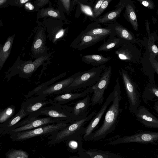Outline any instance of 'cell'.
I'll return each instance as SVG.
<instances>
[{
    "label": "cell",
    "mask_w": 158,
    "mask_h": 158,
    "mask_svg": "<svg viewBox=\"0 0 158 158\" xmlns=\"http://www.w3.org/2000/svg\"><path fill=\"white\" fill-rule=\"evenodd\" d=\"M119 80V78L117 77L113 89L114 98L106 112L103 123L98 129L92 133L87 141H96L103 138L115 129L123 111L120 106L122 97Z\"/></svg>",
    "instance_id": "1"
},
{
    "label": "cell",
    "mask_w": 158,
    "mask_h": 158,
    "mask_svg": "<svg viewBox=\"0 0 158 158\" xmlns=\"http://www.w3.org/2000/svg\"><path fill=\"white\" fill-rule=\"evenodd\" d=\"M96 113V111L94 110L86 117L75 121L63 129L52 135L49 143L54 144L74 136H83L85 131L84 126L90 121Z\"/></svg>",
    "instance_id": "2"
},
{
    "label": "cell",
    "mask_w": 158,
    "mask_h": 158,
    "mask_svg": "<svg viewBox=\"0 0 158 158\" xmlns=\"http://www.w3.org/2000/svg\"><path fill=\"white\" fill-rule=\"evenodd\" d=\"M106 67L104 64L85 71L78 72L77 76L71 84L66 89L64 93L87 89L92 86L100 79L101 75Z\"/></svg>",
    "instance_id": "3"
},
{
    "label": "cell",
    "mask_w": 158,
    "mask_h": 158,
    "mask_svg": "<svg viewBox=\"0 0 158 158\" xmlns=\"http://www.w3.org/2000/svg\"><path fill=\"white\" fill-rule=\"evenodd\" d=\"M40 115L58 119L61 121L72 123L75 121L73 113V107L66 105L57 103L40 109L34 113L30 114L29 118H36Z\"/></svg>",
    "instance_id": "4"
},
{
    "label": "cell",
    "mask_w": 158,
    "mask_h": 158,
    "mask_svg": "<svg viewBox=\"0 0 158 158\" xmlns=\"http://www.w3.org/2000/svg\"><path fill=\"white\" fill-rule=\"evenodd\" d=\"M48 55L37 58L35 61L31 62L17 61L15 63L5 72V78L8 81L11 77L17 74L22 78H28L42 65L44 62L47 60Z\"/></svg>",
    "instance_id": "5"
},
{
    "label": "cell",
    "mask_w": 158,
    "mask_h": 158,
    "mask_svg": "<svg viewBox=\"0 0 158 158\" xmlns=\"http://www.w3.org/2000/svg\"><path fill=\"white\" fill-rule=\"evenodd\" d=\"M119 71L128 99L129 111L134 114L140 106L141 95L139 88L127 71L121 68Z\"/></svg>",
    "instance_id": "6"
},
{
    "label": "cell",
    "mask_w": 158,
    "mask_h": 158,
    "mask_svg": "<svg viewBox=\"0 0 158 158\" xmlns=\"http://www.w3.org/2000/svg\"><path fill=\"white\" fill-rule=\"evenodd\" d=\"M70 124L65 122L50 124L34 129L9 134L14 140L21 141L43 135H52L63 129Z\"/></svg>",
    "instance_id": "7"
},
{
    "label": "cell",
    "mask_w": 158,
    "mask_h": 158,
    "mask_svg": "<svg viewBox=\"0 0 158 158\" xmlns=\"http://www.w3.org/2000/svg\"><path fill=\"white\" fill-rule=\"evenodd\" d=\"M112 68L110 65L106 67L102 72L100 79L89 87V93L92 94L91 99V105H102L104 100V93L110 81Z\"/></svg>",
    "instance_id": "8"
},
{
    "label": "cell",
    "mask_w": 158,
    "mask_h": 158,
    "mask_svg": "<svg viewBox=\"0 0 158 158\" xmlns=\"http://www.w3.org/2000/svg\"><path fill=\"white\" fill-rule=\"evenodd\" d=\"M37 23L42 24L46 29L48 33L46 37L48 38L53 44H56L58 41L62 39L68 30V27L64 29V24L62 20L50 18H44L42 22L37 20Z\"/></svg>",
    "instance_id": "9"
},
{
    "label": "cell",
    "mask_w": 158,
    "mask_h": 158,
    "mask_svg": "<svg viewBox=\"0 0 158 158\" xmlns=\"http://www.w3.org/2000/svg\"><path fill=\"white\" fill-rule=\"evenodd\" d=\"M61 122H65L57 118L49 117L36 118L27 117L15 125L9 134L31 130L47 124Z\"/></svg>",
    "instance_id": "10"
},
{
    "label": "cell",
    "mask_w": 158,
    "mask_h": 158,
    "mask_svg": "<svg viewBox=\"0 0 158 158\" xmlns=\"http://www.w3.org/2000/svg\"><path fill=\"white\" fill-rule=\"evenodd\" d=\"M158 141V132H140L130 136H124L117 139L110 143L112 145L130 143H153Z\"/></svg>",
    "instance_id": "11"
},
{
    "label": "cell",
    "mask_w": 158,
    "mask_h": 158,
    "mask_svg": "<svg viewBox=\"0 0 158 158\" xmlns=\"http://www.w3.org/2000/svg\"><path fill=\"white\" fill-rule=\"evenodd\" d=\"M35 28L31 52L32 57L38 58L48 55V48L46 46V36L44 28L40 26Z\"/></svg>",
    "instance_id": "12"
},
{
    "label": "cell",
    "mask_w": 158,
    "mask_h": 158,
    "mask_svg": "<svg viewBox=\"0 0 158 158\" xmlns=\"http://www.w3.org/2000/svg\"><path fill=\"white\" fill-rule=\"evenodd\" d=\"M78 74V72L66 79L54 83L42 90L36 95L46 97L48 96L64 93L66 89L71 84Z\"/></svg>",
    "instance_id": "13"
},
{
    "label": "cell",
    "mask_w": 158,
    "mask_h": 158,
    "mask_svg": "<svg viewBox=\"0 0 158 158\" xmlns=\"http://www.w3.org/2000/svg\"><path fill=\"white\" fill-rule=\"evenodd\" d=\"M114 97V91L113 89L106 98L104 103L102 106L99 111L93 117L87 126L85 127V133L83 136V139L85 141H87L89 137L94 131L103 115L106 111L108 106L113 101Z\"/></svg>",
    "instance_id": "14"
},
{
    "label": "cell",
    "mask_w": 158,
    "mask_h": 158,
    "mask_svg": "<svg viewBox=\"0 0 158 158\" xmlns=\"http://www.w3.org/2000/svg\"><path fill=\"white\" fill-rule=\"evenodd\" d=\"M56 104L57 103L52 100L47 99L46 97L40 95H37L27 99L22 103L21 106L23 107L29 115L46 106Z\"/></svg>",
    "instance_id": "15"
},
{
    "label": "cell",
    "mask_w": 158,
    "mask_h": 158,
    "mask_svg": "<svg viewBox=\"0 0 158 158\" xmlns=\"http://www.w3.org/2000/svg\"><path fill=\"white\" fill-rule=\"evenodd\" d=\"M106 35L92 36L84 33L83 31L71 44V47L78 50H81L103 40Z\"/></svg>",
    "instance_id": "16"
},
{
    "label": "cell",
    "mask_w": 158,
    "mask_h": 158,
    "mask_svg": "<svg viewBox=\"0 0 158 158\" xmlns=\"http://www.w3.org/2000/svg\"><path fill=\"white\" fill-rule=\"evenodd\" d=\"M134 114L136 119L145 127L158 129V118L144 106H140Z\"/></svg>",
    "instance_id": "17"
},
{
    "label": "cell",
    "mask_w": 158,
    "mask_h": 158,
    "mask_svg": "<svg viewBox=\"0 0 158 158\" xmlns=\"http://www.w3.org/2000/svg\"><path fill=\"white\" fill-rule=\"evenodd\" d=\"M91 99V97L88 94L75 104L73 107V113L76 121L81 119L88 115Z\"/></svg>",
    "instance_id": "18"
},
{
    "label": "cell",
    "mask_w": 158,
    "mask_h": 158,
    "mask_svg": "<svg viewBox=\"0 0 158 158\" xmlns=\"http://www.w3.org/2000/svg\"><path fill=\"white\" fill-rule=\"evenodd\" d=\"M126 2L121 1L115 6L116 8L109 11L97 19L96 21L102 24H112L116 22V21L120 16L121 13L125 7Z\"/></svg>",
    "instance_id": "19"
},
{
    "label": "cell",
    "mask_w": 158,
    "mask_h": 158,
    "mask_svg": "<svg viewBox=\"0 0 158 158\" xmlns=\"http://www.w3.org/2000/svg\"><path fill=\"white\" fill-rule=\"evenodd\" d=\"M64 10L60 7L54 9L51 5L47 8H43L39 10L37 14V20L41 18H50L58 19L67 22L64 14Z\"/></svg>",
    "instance_id": "20"
},
{
    "label": "cell",
    "mask_w": 158,
    "mask_h": 158,
    "mask_svg": "<svg viewBox=\"0 0 158 158\" xmlns=\"http://www.w3.org/2000/svg\"><path fill=\"white\" fill-rule=\"evenodd\" d=\"M28 115L22 106L18 112L4 123L0 124L1 134H9L13 127L23 118Z\"/></svg>",
    "instance_id": "21"
},
{
    "label": "cell",
    "mask_w": 158,
    "mask_h": 158,
    "mask_svg": "<svg viewBox=\"0 0 158 158\" xmlns=\"http://www.w3.org/2000/svg\"><path fill=\"white\" fill-rule=\"evenodd\" d=\"M89 87L82 92L77 93L71 92L56 95L53 100L59 104H63L82 98H84L89 93Z\"/></svg>",
    "instance_id": "22"
},
{
    "label": "cell",
    "mask_w": 158,
    "mask_h": 158,
    "mask_svg": "<svg viewBox=\"0 0 158 158\" xmlns=\"http://www.w3.org/2000/svg\"><path fill=\"white\" fill-rule=\"evenodd\" d=\"M111 59L110 57H106L98 54H88L82 57V60L85 63L96 67L104 64Z\"/></svg>",
    "instance_id": "23"
},
{
    "label": "cell",
    "mask_w": 158,
    "mask_h": 158,
    "mask_svg": "<svg viewBox=\"0 0 158 158\" xmlns=\"http://www.w3.org/2000/svg\"><path fill=\"white\" fill-rule=\"evenodd\" d=\"M143 98L145 102L158 100V85L155 84L154 81H150L145 87Z\"/></svg>",
    "instance_id": "24"
},
{
    "label": "cell",
    "mask_w": 158,
    "mask_h": 158,
    "mask_svg": "<svg viewBox=\"0 0 158 158\" xmlns=\"http://www.w3.org/2000/svg\"><path fill=\"white\" fill-rule=\"evenodd\" d=\"M15 34L9 36L4 44L0 46V70L2 68L6 60L9 56Z\"/></svg>",
    "instance_id": "25"
},
{
    "label": "cell",
    "mask_w": 158,
    "mask_h": 158,
    "mask_svg": "<svg viewBox=\"0 0 158 158\" xmlns=\"http://www.w3.org/2000/svg\"><path fill=\"white\" fill-rule=\"evenodd\" d=\"M125 41L115 36H110L109 39L98 49V51L108 52L118 48L123 44Z\"/></svg>",
    "instance_id": "26"
},
{
    "label": "cell",
    "mask_w": 158,
    "mask_h": 158,
    "mask_svg": "<svg viewBox=\"0 0 158 158\" xmlns=\"http://www.w3.org/2000/svg\"><path fill=\"white\" fill-rule=\"evenodd\" d=\"M108 27L113 28L118 37L125 41H130L133 39L131 34L127 29L118 22L108 24Z\"/></svg>",
    "instance_id": "27"
},
{
    "label": "cell",
    "mask_w": 158,
    "mask_h": 158,
    "mask_svg": "<svg viewBox=\"0 0 158 158\" xmlns=\"http://www.w3.org/2000/svg\"><path fill=\"white\" fill-rule=\"evenodd\" d=\"M84 33L87 35L92 36L99 35H106L110 36H115L116 35L114 29L107 26L106 28H93L88 29H86L83 31Z\"/></svg>",
    "instance_id": "28"
},
{
    "label": "cell",
    "mask_w": 158,
    "mask_h": 158,
    "mask_svg": "<svg viewBox=\"0 0 158 158\" xmlns=\"http://www.w3.org/2000/svg\"><path fill=\"white\" fill-rule=\"evenodd\" d=\"M125 10L124 15L125 18L131 23L133 28L137 31L138 24L136 15L134 9L132 5L129 3H126Z\"/></svg>",
    "instance_id": "29"
},
{
    "label": "cell",
    "mask_w": 158,
    "mask_h": 158,
    "mask_svg": "<svg viewBox=\"0 0 158 158\" xmlns=\"http://www.w3.org/2000/svg\"><path fill=\"white\" fill-rule=\"evenodd\" d=\"M66 74V73H62L58 76L55 77L46 82L38 85L32 90L29 91L24 95L26 99L30 98L34 94H37L42 90L54 83L56 81L64 77Z\"/></svg>",
    "instance_id": "30"
},
{
    "label": "cell",
    "mask_w": 158,
    "mask_h": 158,
    "mask_svg": "<svg viewBox=\"0 0 158 158\" xmlns=\"http://www.w3.org/2000/svg\"><path fill=\"white\" fill-rule=\"evenodd\" d=\"M83 139L81 136H77L71 138L68 140V146L69 150L73 152L82 151Z\"/></svg>",
    "instance_id": "31"
},
{
    "label": "cell",
    "mask_w": 158,
    "mask_h": 158,
    "mask_svg": "<svg viewBox=\"0 0 158 158\" xmlns=\"http://www.w3.org/2000/svg\"><path fill=\"white\" fill-rule=\"evenodd\" d=\"M15 112V107L11 105L4 109H0V123L2 124L13 117Z\"/></svg>",
    "instance_id": "32"
},
{
    "label": "cell",
    "mask_w": 158,
    "mask_h": 158,
    "mask_svg": "<svg viewBox=\"0 0 158 158\" xmlns=\"http://www.w3.org/2000/svg\"><path fill=\"white\" fill-rule=\"evenodd\" d=\"M86 153L90 155V158H118L115 154L103 151L90 150Z\"/></svg>",
    "instance_id": "33"
},
{
    "label": "cell",
    "mask_w": 158,
    "mask_h": 158,
    "mask_svg": "<svg viewBox=\"0 0 158 158\" xmlns=\"http://www.w3.org/2000/svg\"><path fill=\"white\" fill-rule=\"evenodd\" d=\"M118 58L123 60H131L132 54L131 51L127 48L124 44L115 51Z\"/></svg>",
    "instance_id": "34"
},
{
    "label": "cell",
    "mask_w": 158,
    "mask_h": 158,
    "mask_svg": "<svg viewBox=\"0 0 158 158\" xmlns=\"http://www.w3.org/2000/svg\"><path fill=\"white\" fill-rule=\"evenodd\" d=\"M7 158H28V155L25 151L14 150L10 151L7 154Z\"/></svg>",
    "instance_id": "35"
},
{
    "label": "cell",
    "mask_w": 158,
    "mask_h": 158,
    "mask_svg": "<svg viewBox=\"0 0 158 158\" xmlns=\"http://www.w3.org/2000/svg\"><path fill=\"white\" fill-rule=\"evenodd\" d=\"M72 1L70 0H59L58 1L59 7L65 11L68 15L71 12Z\"/></svg>",
    "instance_id": "36"
},
{
    "label": "cell",
    "mask_w": 158,
    "mask_h": 158,
    "mask_svg": "<svg viewBox=\"0 0 158 158\" xmlns=\"http://www.w3.org/2000/svg\"><path fill=\"white\" fill-rule=\"evenodd\" d=\"M79 3L82 11L85 15L93 18L96 21L97 19L94 16L93 9L89 6L85 5L77 1Z\"/></svg>",
    "instance_id": "37"
},
{
    "label": "cell",
    "mask_w": 158,
    "mask_h": 158,
    "mask_svg": "<svg viewBox=\"0 0 158 158\" xmlns=\"http://www.w3.org/2000/svg\"><path fill=\"white\" fill-rule=\"evenodd\" d=\"M31 0H8L9 5L23 7L24 5Z\"/></svg>",
    "instance_id": "38"
},
{
    "label": "cell",
    "mask_w": 158,
    "mask_h": 158,
    "mask_svg": "<svg viewBox=\"0 0 158 158\" xmlns=\"http://www.w3.org/2000/svg\"><path fill=\"white\" fill-rule=\"evenodd\" d=\"M112 0H104L102 4L98 11L96 15V18H98L100 16V15L103 12L108 6L109 3Z\"/></svg>",
    "instance_id": "39"
},
{
    "label": "cell",
    "mask_w": 158,
    "mask_h": 158,
    "mask_svg": "<svg viewBox=\"0 0 158 158\" xmlns=\"http://www.w3.org/2000/svg\"><path fill=\"white\" fill-rule=\"evenodd\" d=\"M48 0H37L34 1V5L35 7V11L38 10L40 8L43 7L44 6L49 2Z\"/></svg>",
    "instance_id": "40"
},
{
    "label": "cell",
    "mask_w": 158,
    "mask_h": 158,
    "mask_svg": "<svg viewBox=\"0 0 158 158\" xmlns=\"http://www.w3.org/2000/svg\"><path fill=\"white\" fill-rule=\"evenodd\" d=\"M138 1L143 6L150 9H153L154 7L153 2L149 0H139Z\"/></svg>",
    "instance_id": "41"
},
{
    "label": "cell",
    "mask_w": 158,
    "mask_h": 158,
    "mask_svg": "<svg viewBox=\"0 0 158 158\" xmlns=\"http://www.w3.org/2000/svg\"><path fill=\"white\" fill-rule=\"evenodd\" d=\"M104 0H99L94 5L93 9V13L96 18L97 13L98 11L102 4Z\"/></svg>",
    "instance_id": "42"
},
{
    "label": "cell",
    "mask_w": 158,
    "mask_h": 158,
    "mask_svg": "<svg viewBox=\"0 0 158 158\" xmlns=\"http://www.w3.org/2000/svg\"><path fill=\"white\" fill-rule=\"evenodd\" d=\"M149 59L152 66L158 75V62L155 60L154 58H153L152 56V55H151V56L150 57Z\"/></svg>",
    "instance_id": "43"
},
{
    "label": "cell",
    "mask_w": 158,
    "mask_h": 158,
    "mask_svg": "<svg viewBox=\"0 0 158 158\" xmlns=\"http://www.w3.org/2000/svg\"><path fill=\"white\" fill-rule=\"evenodd\" d=\"M26 3L23 6L24 9L26 10L29 11H35V7L34 5H33L30 1Z\"/></svg>",
    "instance_id": "44"
},
{
    "label": "cell",
    "mask_w": 158,
    "mask_h": 158,
    "mask_svg": "<svg viewBox=\"0 0 158 158\" xmlns=\"http://www.w3.org/2000/svg\"><path fill=\"white\" fill-rule=\"evenodd\" d=\"M148 48L151 54H157L158 53V48L157 46L154 44L150 46L148 45Z\"/></svg>",
    "instance_id": "45"
},
{
    "label": "cell",
    "mask_w": 158,
    "mask_h": 158,
    "mask_svg": "<svg viewBox=\"0 0 158 158\" xmlns=\"http://www.w3.org/2000/svg\"><path fill=\"white\" fill-rule=\"evenodd\" d=\"M8 4V0H0V7L1 8L5 7L7 6Z\"/></svg>",
    "instance_id": "46"
},
{
    "label": "cell",
    "mask_w": 158,
    "mask_h": 158,
    "mask_svg": "<svg viewBox=\"0 0 158 158\" xmlns=\"http://www.w3.org/2000/svg\"><path fill=\"white\" fill-rule=\"evenodd\" d=\"M153 108L158 114V100L156 101L153 104Z\"/></svg>",
    "instance_id": "47"
}]
</instances>
